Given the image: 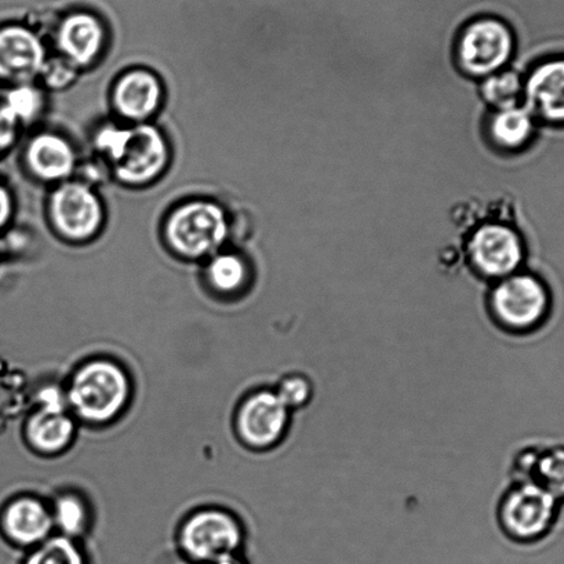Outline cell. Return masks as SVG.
Returning <instances> with one entry per match:
<instances>
[{
  "mask_svg": "<svg viewBox=\"0 0 564 564\" xmlns=\"http://www.w3.org/2000/svg\"><path fill=\"white\" fill-rule=\"evenodd\" d=\"M491 139L507 150H519L533 139L535 122L528 108L500 109L490 122Z\"/></svg>",
  "mask_w": 564,
  "mask_h": 564,
  "instance_id": "17",
  "label": "cell"
},
{
  "mask_svg": "<svg viewBox=\"0 0 564 564\" xmlns=\"http://www.w3.org/2000/svg\"><path fill=\"white\" fill-rule=\"evenodd\" d=\"M20 120L10 111L7 104H0V151L8 150L18 135Z\"/></svg>",
  "mask_w": 564,
  "mask_h": 564,
  "instance_id": "26",
  "label": "cell"
},
{
  "mask_svg": "<svg viewBox=\"0 0 564 564\" xmlns=\"http://www.w3.org/2000/svg\"><path fill=\"white\" fill-rule=\"evenodd\" d=\"M226 212L212 202H189L169 216L164 235L175 253L188 259L213 254L228 238Z\"/></svg>",
  "mask_w": 564,
  "mask_h": 564,
  "instance_id": "2",
  "label": "cell"
},
{
  "mask_svg": "<svg viewBox=\"0 0 564 564\" xmlns=\"http://www.w3.org/2000/svg\"><path fill=\"white\" fill-rule=\"evenodd\" d=\"M51 216L58 234L75 242H84L100 231L104 210L89 186L65 183L52 195Z\"/></svg>",
  "mask_w": 564,
  "mask_h": 564,
  "instance_id": "6",
  "label": "cell"
},
{
  "mask_svg": "<svg viewBox=\"0 0 564 564\" xmlns=\"http://www.w3.org/2000/svg\"><path fill=\"white\" fill-rule=\"evenodd\" d=\"M13 215V199L9 191L0 185V228L7 226Z\"/></svg>",
  "mask_w": 564,
  "mask_h": 564,
  "instance_id": "27",
  "label": "cell"
},
{
  "mask_svg": "<svg viewBox=\"0 0 564 564\" xmlns=\"http://www.w3.org/2000/svg\"><path fill=\"white\" fill-rule=\"evenodd\" d=\"M491 304L498 319L525 330L544 321L551 308V294L539 276L518 273L498 284Z\"/></svg>",
  "mask_w": 564,
  "mask_h": 564,
  "instance_id": "5",
  "label": "cell"
},
{
  "mask_svg": "<svg viewBox=\"0 0 564 564\" xmlns=\"http://www.w3.org/2000/svg\"><path fill=\"white\" fill-rule=\"evenodd\" d=\"M183 542L186 552L202 562H220L237 550L240 530L228 514L202 512L186 523Z\"/></svg>",
  "mask_w": 564,
  "mask_h": 564,
  "instance_id": "9",
  "label": "cell"
},
{
  "mask_svg": "<svg viewBox=\"0 0 564 564\" xmlns=\"http://www.w3.org/2000/svg\"><path fill=\"white\" fill-rule=\"evenodd\" d=\"M468 250L478 271L490 278L512 275L524 259L522 238L503 224H485L476 229Z\"/></svg>",
  "mask_w": 564,
  "mask_h": 564,
  "instance_id": "7",
  "label": "cell"
},
{
  "mask_svg": "<svg viewBox=\"0 0 564 564\" xmlns=\"http://www.w3.org/2000/svg\"><path fill=\"white\" fill-rule=\"evenodd\" d=\"M248 268L239 256L224 253L217 256L209 265V279L220 292H235L245 283Z\"/></svg>",
  "mask_w": 564,
  "mask_h": 564,
  "instance_id": "21",
  "label": "cell"
},
{
  "mask_svg": "<svg viewBox=\"0 0 564 564\" xmlns=\"http://www.w3.org/2000/svg\"><path fill=\"white\" fill-rule=\"evenodd\" d=\"M288 419L289 408L278 393H257L246 402L240 413V432L250 445H272L286 429Z\"/></svg>",
  "mask_w": 564,
  "mask_h": 564,
  "instance_id": "12",
  "label": "cell"
},
{
  "mask_svg": "<svg viewBox=\"0 0 564 564\" xmlns=\"http://www.w3.org/2000/svg\"><path fill=\"white\" fill-rule=\"evenodd\" d=\"M522 90V79H520L519 74L512 73V70L491 75L481 86V95H484L485 100L500 109L517 107Z\"/></svg>",
  "mask_w": 564,
  "mask_h": 564,
  "instance_id": "20",
  "label": "cell"
},
{
  "mask_svg": "<svg viewBox=\"0 0 564 564\" xmlns=\"http://www.w3.org/2000/svg\"><path fill=\"white\" fill-rule=\"evenodd\" d=\"M26 162L36 177L57 181L73 174L76 155L73 147L63 137L43 133L36 135L26 148Z\"/></svg>",
  "mask_w": 564,
  "mask_h": 564,
  "instance_id": "15",
  "label": "cell"
},
{
  "mask_svg": "<svg viewBox=\"0 0 564 564\" xmlns=\"http://www.w3.org/2000/svg\"><path fill=\"white\" fill-rule=\"evenodd\" d=\"M162 97V85L155 75L131 70L115 85L113 106L123 118L142 122L158 111Z\"/></svg>",
  "mask_w": 564,
  "mask_h": 564,
  "instance_id": "14",
  "label": "cell"
},
{
  "mask_svg": "<svg viewBox=\"0 0 564 564\" xmlns=\"http://www.w3.org/2000/svg\"><path fill=\"white\" fill-rule=\"evenodd\" d=\"M531 473L535 485L551 492L558 501L564 498V446L547 448L535 454Z\"/></svg>",
  "mask_w": 564,
  "mask_h": 564,
  "instance_id": "19",
  "label": "cell"
},
{
  "mask_svg": "<svg viewBox=\"0 0 564 564\" xmlns=\"http://www.w3.org/2000/svg\"><path fill=\"white\" fill-rule=\"evenodd\" d=\"M74 424L63 410L43 409L29 424V436L32 443L43 452L62 451L73 436Z\"/></svg>",
  "mask_w": 564,
  "mask_h": 564,
  "instance_id": "18",
  "label": "cell"
},
{
  "mask_svg": "<svg viewBox=\"0 0 564 564\" xmlns=\"http://www.w3.org/2000/svg\"><path fill=\"white\" fill-rule=\"evenodd\" d=\"M0 528L10 540L31 545L45 539L52 528V518L41 502L19 498L3 509Z\"/></svg>",
  "mask_w": 564,
  "mask_h": 564,
  "instance_id": "16",
  "label": "cell"
},
{
  "mask_svg": "<svg viewBox=\"0 0 564 564\" xmlns=\"http://www.w3.org/2000/svg\"><path fill=\"white\" fill-rule=\"evenodd\" d=\"M45 47L35 32L23 25L0 29V79H34L45 68Z\"/></svg>",
  "mask_w": 564,
  "mask_h": 564,
  "instance_id": "10",
  "label": "cell"
},
{
  "mask_svg": "<svg viewBox=\"0 0 564 564\" xmlns=\"http://www.w3.org/2000/svg\"><path fill=\"white\" fill-rule=\"evenodd\" d=\"M56 519L65 533L78 534L86 523V511L79 500L74 497H63L58 500Z\"/></svg>",
  "mask_w": 564,
  "mask_h": 564,
  "instance_id": "23",
  "label": "cell"
},
{
  "mask_svg": "<svg viewBox=\"0 0 564 564\" xmlns=\"http://www.w3.org/2000/svg\"><path fill=\"white\" fill-rule=\"evenodd\" d=\"M558 502L557 498L534 481L520 485L507 498L502 511L503 522L519 539H539L556 519Z\"/></svg>",
  "mask_w": 564,
  "mask_h": 564,
  "instance_id": "8",
  "label": "cell"
},
{
  "mask_svg": "<svg viewBox=\"0 0 564 564\" xmlns=\"http://www.w3.org/2000/svg\"><path fill=\"white\" fill-rule=\"evenodd\" d=\"M97 145L111 158L115 174L124 184L151 183L167 166V142L151 124H139L133 129L109 126L98 134Z\"/></svg>",
  "mask_w": 564,
  "mask_h": 564,
  "instance_id": "1",
  "label": "cell"
},
{
  "mask_svg": "<svg viewBox=\"0 0 564 564\" xmlns=\"http://www.w3.org/2000/svg\"><path fill=\"white\" fill-rule=\"evenodd\" d=\"M523 87L531 113L547 124L564 126V56L536 65Z\"/></svg>",
  "mask_w": 564,
  "mask_h": 564,
  "instance_id": "11",
  "label": "cell"
},
{
  "mask_svg": "<svg viewBox=\"0 0 564 564\" xmlns=\"http://www.w3.org/2000/svg\"><path fill=\"white\" fill-rule=\"evenodd\" d=\"M57 45L70 62L87 67L101 53L106 30L97 15L75 12L62 21L57 30Z\"/></svg>",
  "mask_w": 564,
  "mask_h": 564,
  "instance_id": "13",
  "label": "cell"
},
{
  "mask_svg": "<svg viewBox=\"0 0 564 564\" xmlns=\"http://www.w3.org/2000/svg\"><path fill=\"white\" fill-rule=\"evenodd\" d=\"M25 564H85L76 546L67 539H54L40 547Z\"/></svg>",
  "mask_w": 564,
  "mask_h": 564,
  "instance_id": "22",
  "label": "cell"
},
{
  "mask_svg": "<svg viewBox=\"0 0 564 564\" xmlns=\"http://www.w3.org/2000/svg\"><path fill=\"white\" fill-rule=\"evenodd\" d=\"M41 102L40 93L29 86H23L10 93L8 101L4 104L15 115V118L26 120L35 117V113L40 111Z\"/></svg>",
  "mask_w": 564,
  "mask_h": 564,
  "instance_id": "24",
  "label": "cell"
},
{
  "mask_svg": "<svg viewBox=\"0 0 564 564\" xmlns=\"http://www.w3.org/2000/svg\"><path fill=\"white\" fill-rule=\"evenodd\" d=\"M311 384L304 377L293 376L282 382L279 387L278 397L289 409L303 406L311 398Z\"/></svg>",
  "mask_w": 564,
  "mask_h": 564,
  "instance_id": "25",
  "label": "cell"
},
{
  "mask_svg": "<svg viewBox=\"0 0 564 564\" xmlns=\"http://www.w3.org/2000/svg\"><path fill=\"white\" fill-rule=\"evenodd\" d=\"M128 393L123 371L107 361H96L76 375L69 399L82 417L107 421L122 409Z\"/></svg>",
  "mask_w": 564,
  "mask_h": 564,
  "instance_id": "4",
  "label": "cell"
},
{
  "mask_svg": "<svg viewBox=\"0 0 564 564\" xmlns=\"http://www.w3.org/2000/svg\"><path fill=\"white\" fill-rule=\"evenodd\" d=\"M514 34L506 20L480 15L468 21L458 37V62L465 73L489 76L512 57Z\"/></svg>",
  "mask_w": 564,
  "mask_h": 564,
  "instance_id": "3",
  "label": "cell"
}]
</instances>
